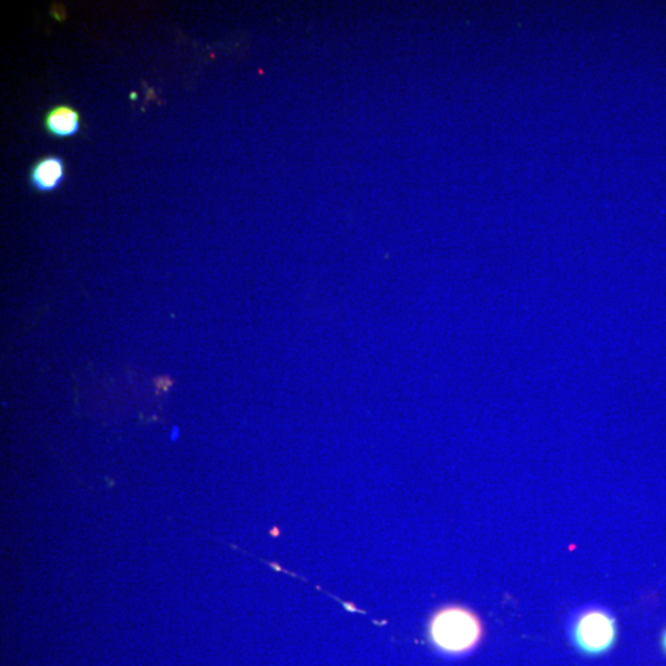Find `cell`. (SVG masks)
<instances>
[{
    "mask_svg": "<svg viewBox=\"0 0 666 666\" xmlns=\"http://www.w3.org/2000/svg\"><path fill=\"white\" fill-rule=\"evenodd\" d=\"M156 387V395L165 394L170 391V389L174 385V381L172 378L166 375H161L153 381Z\"/></svg>",
    "mask_w": 666,
    "mask_h": 666,
    "instance_id": "5",
    "label": "cell"
},
{
    "mask_svg": "<svg viewBox=\"0 0 666 666\" xmlns=\"http://www.w3.org/2000/svg\"><path fill=\"white\" fill-rule=\"evenodd\" d=\"M44 125L47 133L56 139L76 137L80 130L79 112L69 106H57L46 112Z\"/></svg>",
    "mask_w": 666,
    "mask_h": 666,
    "instance_id": "4",
    "label": "cell"
},
{
    "mask_svg": "<svg viewBox=\"0 0 666 666\" xmlns=\"http://www.w3.org/2000/svg\"><path fill=\"white\" fill-rule=\"evenodd\" d=\"M569 635L574 648L587 657H600L613 648L619 629L613 614L601 608L582 610L572 618Z\"/></svg>",
    "mask_w": 666,
    "mask_h": 666,
    "instance_id": "2",
    "label": "cell"
},
{
    "mask_svg": "<svg viewBox=\"0 0 666 666\" xmlns=\"http://www.w3.org/2000/svg\"><path fill=\"white\" fill-rule=\"evenodd\" d=\"M662 647H663V651H664V652H665V654H666V630H665V632L663 633V637H662Z\"/></svg>",
    "mask_w": 666,
    "mask_h": 666,
    "instance_id": "6",
    "label": "cell"
},
{
    "mask_svg": "<svg viewBox=\"0 0 666 666\" xmlns=\"http://www.w3.org/2000/svg\"><path fill=\"white\" fill-rule=\"evenodd\" d=\"M429 637L439 652L458 657L478 647L483 624L473 611L448 607L437 611L429 622Z\"/></svg>",
    "mask_w": 666,
    "mask_h": 666,
    "instance_id": "1",
    "label": "cell"
},
{
    "mask_svg": "<svg viewBox=\"0 0 666 666\" xmlns=\"http://www.w3.org/2000/svg\"><path fill=\"white\" fill-rule=\"evenodd\" d=\"M177 436H178V429L176 428V429H174V435L172 434V438L176 439Z\"/></svg>",
    "mask_w": 666,
    "mask_h": 666,
    "instance_id": "7",
    "label": "cell"
},
{
    "mask_svg": "<svg viewBox=\"0 0 666 666\" xmlns=\"http://www.w3.org/2000/svg\"><path fill=\"white\" fill-rule=\"evenodd\" d=\"M66 178V165L58 156H46L35 163L30 171V183L41 193H51L59 188Z\"/></svg>",
    "mask_w": 666,
    "mask_h": 666,
    "instance_id": "3",
    "label": "cell"
}]
</instances>
